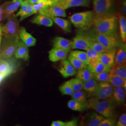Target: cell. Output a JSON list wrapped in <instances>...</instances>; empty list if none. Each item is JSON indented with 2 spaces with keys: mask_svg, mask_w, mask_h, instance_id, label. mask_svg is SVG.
Returning <instances> with one entry per match:
<instances>
[{
  "mask_svg": "<svg viewBox=\"0 0 126 126\" xmlns=\"http://www.w3.org/2000/svg\"><path fill=\"white\" fill-rule=\"evenodd\" d=\"M90 47L99 53L105 52L110 50L107 49L99 43L91 40H90Z\"/></svg>",
  "mask_w": 126,
  "mask_h": 126,
  "instance_id": "ab89813d",
  "label": "cell"
},
{
  "mask_svg": "<svg viewBox=\"0 0 126 126\" xmlns=\"http://www.w3.org/2000/svg\"><path fill=\"white\" fill-rule=\"evenodd\" d=\"M123 88V89L124 90V91L126 92V82L123 85V86H122Z\"/></svg>",
  "mask_w": 126,
  "mask_h": 126,
  "instance_id": "f907efd6",
  "label": "cell"
},
{
  "mask_svg": "<svg viewBox=\"0 0 126 126\" xmlns=\"http://www.w3.org/2000/svg\"><path fill=\"white\" fill-rule=\"evenodd\" d=\"M22 0H13L2 5V19L9 18L23 4Z\"/></svg>",
  "mask_w": 126,
  "mask_h": 126,
  "instance_id": "8fae6325",
  "label": "cell"
},
{
  "mask_svg": "<svg viewBox=\"0 0 126 126\" xmlns=\"http://www.w3.org/2000/svg\"><path fill=\"white\" fill-rule=\"evenodd\" d=\"M111 72L112 74L116 75L126 79V63L113 65L111 68Z\"/></svg>",
  "mask_w": 126,
  "mask_h": 126,
  "instance_id": "484cf974",
  "label": "cell"
},
{
  "mask_svg": "<svg viewBox=\"0 0 126 126\" xmlns=\"http://www.w3.org/2000/svg\"></svg>",
  "mask_w": 126,
  "mask_h": 126,
  "instance_id": "9f6ffc18",
  "label": "cell"
},
{
  "mask_svg": "<svg viewBox=\"0 0 126 126\" xmlns=\"http://www.w3.org/2000/svg\"><path fill=\"white\" fill-rule=\"evenodd\" d=\"M116 120L114 118L104 119L99 124V126H114L116 125Z\"/></svg>",
  "mask_w": 126,
  "mask_h": 126,
  "instance_id": "b9f144b4",
  "label": "cell"
},
{
  "mask_svg": "<svg viewBox=\"0 0 126 126\" xmlns=\"http://www.w3.org/2000/svg\"><path fill=\"white\" fill-rule=\"evenodd\" d=\"M116 53L115 48L109 50L107 52L99 54V61L107 67H112L114 63V58Z\"/></svg>",
  "mask_w": 126,
  "mask_h": 126,
  "instance_id": "9a60e30c",
  "label": "cell"
},
{
  "mask_svg": "<svg viewBox=\"0 0 126 126\" xmlns=\"http://www.w3.org/2000/svg\"><path fill=\"white\" fill-rule=\"evenodd\" d=\"M19 36L28 47H32L36 45V39L27 32L24 27L21 28L19 30Z\"/></svg>",
  "mask_w": 126,
  "mask_h": 126,
  "instance_id": "ffe728a7",
  "label": "cell"
},
{
  "mask_svg": "<svg viewBox=\"0 0 126 126\" xmlns=\"http://www.w3.org/2000/svg\"><path fill=\"white\" fill-rule=\"evenodd\" d=\"M59 71L64 78L73 76L77 73L76 69L74 68L68 60L66 59L62 60Z\"/></svg>",
  "mask_w": 126,
  "mask_h": 126,
  "instance_id": "5bb4252c",
  "label": "cell"
},
{
  "mask_svg": "<svg viewBox=\"0 0 126 126\" xmlns=\"http://www.w3.org/2000/svg\"><path fill=\"white\" fill-rule=\"evenodd\" d=\"M63 9H66L70 8L83 6L88 7L90 4L89 0H62L53 3Z\"/></svg>",
  "mask_w": 126,
  "mask_h": 126,
  "instance_id": "4fadbf2b",
  "label": "cell"
},
{
  "mask_svg": "<svg viewBox=\"0 0 126 126\" xmlns=\"http://www.w3.org/2000/svg\"><path fill=\"white\" fill-rule=\"evenodd\" d=\"M120 34L122 40L124 43L126 41V19L125 16L120 15L119 17Z\"/></svg>",
  "mask_w": 126,
  "mask_h": 126,
  "instance_id": "1f68e13d",
  "label": "cell"
},
{
  "mask_svg": "<svg viewBox=\"0 0 126 126\" xmlns=\"http://www.w3.org/2000/svg\"><path fill=\"white\" fill-rule=\"evenodd\" d=\"M71 96L72 99L75 100L83 104L87 105V96L84 91L80 90L77 92H74Z\"/></svg>",
  "mask_w": 126,
  "mask_h": 126,
  "instance_id": "e575fe53",
  "label": "cell"
},
{
  "mask_svg": "<svg viewBox=\"0 0 126 126\" xmlns=\"http://www.w3.org/2000/svg\"><path fill=\"white\" fill-rule=\"evenodd\" d=\"M32 22L35 24L48 27H51L53 24V21L51 18L40 14L32 19Z\"/></svg>",
  "mask_w": 126,
  "mask_h": 126,
  "instance_id": "44dd1931",
  "label": "cell"
},
{
  "mask_svg": "<svg viewBox=\"0 0 126 126\" xmlns=\"http://www.w3.org/2000/svg\"><path fill=\"white\" fill-rule=\"evenodd\" d=\"M86 51V54L87 55L88 59V65H92L95 63L99 61V58L100 53L95 51L91 48H88Z\"/></svg>",
  "mask_w": 126,
  "mask_h": 126,
  "instance_id": "83f0119b",
  "label": "cell"
},
{
  "mask_svg": "<svg viewBox=\"0 0 126 126\" xmlns=\"http://www.w3.org/2000/svg\"><path fill=\"white\" fill-rule=\"evenodd\" d=\"M93 25L96 31L99 33L116 36L118 27L117 16L113 13L95 16Z\"/></svg>",
  "mask_w": 126,
  "mask_h": 126,
  "instance_id": "6da1fadb",
  "label": "cell"
},
{
  "mask_svg": "<svg viewBox=\"0 0 126 126\" xmlns=\"http://www.w3.org/2000/svg\"><path fill=\"white\" fill-rule=\"evenodd\" d=\"M68 52L56 48H53L49 52V59L52 62H56L59 60L66 59Z\"/></svg>",
  "mask_w": 126,
  "mask_h": 126,
  "instance_id": "d6986e66",
  "label": "cell"
},
{
  "mask_svg": "<svg viewBox=\"0 0 126 126\" xmlns=\"http://www.w3.org/2000/svg\"><path fill=\"white\" fill-rule=\"evenodd\" d=\"M72 41L64 38L63 37H56L53 41L54 48L67 51L68 52L72 50Z\"/></svg>",
  "mask_w": 126,
  "mask_h": 126,
  "instance_id": "e0dca14e",
  "label": "cell"
},
{
  "mask_svg": "<svg viewBox=\"0 0 126 126\" xmlns=\"http://www.w3.org/2000/svg\"><path fill=\"white\" fill-rule=\"evenodd\" d=\"M117 126H126V114H122L121 117H120L117 123L116 124Z\"/></svg>",
  "mask_w": 126,
  "mask_h": 126,
  "instance_id": "7bdbcfd3",
  "label": "cell"
},
{
  "mask_svg": "<svg viewBox=\"0 0 126 126\" xmlns=\"http://www.w3.org/2000/svg\"><path fill=\"white\" fill-rule=\"evenodd\" d=\"M38 13L45 15L50 18L53 17H65L66 16V14L64 9L54 4L41 11Z\"/></svg>",
  "mask_w": 126,
  "mask_h": 126,
  "instance_id": "7c38bea8",
  "label": "cell"
},
{
  "mask_svg": "<svg viewBox=\"0 0 126 126\" xmlns=\"http://www.w3.org/2000/svg\"><path fill=\"white\" fill-rule=\"evenodd\" d=\"M2 5H1L0 6V21H1L2 20Z\"/></svg>",
  "mask_w": 126,
  "mask_h": 126,
  "instance_id": "c3c4849f",
  "label": "cell"
},
{
  "mask_svg": "<svg viewBox=\"0 0 126 126\" xmlns=\"http://www.w3.org/2000/svg\"><path fill=\"white\" fill-rule=\"evenodd\" d=\"M53 4L52 0H42L39 2L32 5V6L35 13H37Z\"/></svg>",
  "mask_w": 126,
  "mask_h": 126,
  "instance_id": "4dcf8cb0",
  "label": "cell"
},
{
  "mask_svg": "<svg viewBox=\"0 0 126 126\" xmlns=\"http://www.w3.org/2000/svg\"><path fill=\"white\" fill-rule=\"evenodd\" d=\"M113 97L118 103L122 104L125 101V92L122 86L115 87L113 92Z\"/></svg>",
  "mask_w": 126,
  "mask_h": 126,
  "instance_id": "4316f807",
  "label": "cell"
},
{
  "mask_svg": "<svg viewBox=\"0 0 126 126\" xmlns=\"http://www.w3.org/2000/svg\"><path fill=\"white\" fill-rule=\"evenodd\" d=\"M59 89L63 95H72L74 92L72 88L71 79L65 82L59 86Z\"/></svg>",
  "mask_w": 126,
  "mask_h": 126,
  "instance_id": "d6a6232c",
  "label": "cell"
},
{
  "mask_svg": "<svg viewBox=\"0 0 126 126\" xmlns=\"http://www.w3.org/2000/svg\"><path fill=\"white\" fill-rule=\"evenodd\" d=\"M105 119L101 115L92 112L88 117L86 125L88 126H99V124Z\"/></svg>",
  "mask_w": 126,
  "mask_h": 126,
  "instance_id": "d4e9b609",
  "label": "cell"
},
{
  "mask_svg": "<svg viewBox=\"0 0 126 126\" xmlns=\"http://www.w3.org/2000/svg\"><path fill=\"white\" fill-rule=\"evenodd\" d=\"M126 0H124L122 6V12L123 15H126Z\"/></svg>",
  "mask_w": 126,
  "mask_h": 126,
  "instance_id": "bcb514c9",
  "label": "cell"
},
{
  "mask_svg": "<svg viewBox=\"0 0 126 126\" xmlns=\"http://www.w3.org/2000/svg\"><path fill=\"white\" fill-rule=\"evenodd\" d=\"M51 18L54 23L61 28L64 32L67 33L71 32V24L69 21L58 17H53Z\"/></svg>",
  "mask_w": 126,
  "mask_h": 126,
  "instance_id": "cb8c5ba5",
  "label": "cell"
},
{
  "mask_svg": "<svg viewBox=\"0 0 126 126\" xmlns=\"http://www.w3.org/2000/svg\"><path fill=\"white\" fill-rule=\"evenodd\" d=\"M19 36L5 38L0 48V58L7 59L13 57L16 49Z\"/></svg>",
  "mask_w": 126,
  "mask_h": 126,
  "instance_id": "5b68a950",
  "label": "cell"
},
{
  "mask_svg": "<svg viewBox=\"0 0 126 126\" xmlns=\"http://www.w3.org/2000/svg\"><path fill=\"white\" fill-rule=\"evenodd\" d=\"M113 86L109 83L99 82L93 94L97 99H108L113 96Z\"/></svg>",
  "mask_w": 126,
  "mask_h": 126,
  "instance_id": "ba28073f",
  "label": "cell"
},
{
  "mask_svg": "<svg viewBox=\"0 0 126 126\" xmlns=\"http://www.w3.org/2000/svg\"><path fill=\"white\" fill-rule=\"evenodd\" d=\"M6 77L5 76L4 74H0V83H1V82L3 80V79L5 78H6Z\"/></svg>",
  "mask_w": 126,
  "mask_h": 126,
  "instance_id": "681fc988",
  "label": "cell"
},
{
  "mask_svg": "<svg viewBox=\"0 0 126 126\" xmlns=\"http://www.w3.org/2000/svg\"><path fill=\"white\" fill-rule=\"evenodd\" d=\"M7 22L1 28L2 34L5 38H10L19 36V21L15 16L9 17Z\"/></svg>",
  "mask_w": 126,
  "mask_h": 126,
  "instance_id": "8992f818",
  "label": "cell"
},
{
  "mask_svg": "<svg viewBox=\"0 0 126 126\" xmlns=\"http://www.w3.org/2000/svg\"><path fill=\"white\" fill-rule=\"evenodd\" d=\"M98 84V81L96 80L94 78L91 79L84 82L83 89L88 93L93 94L97 88Z\"/></svg>",
  "mask_w": 126,
  "mask_h": 126,
  "instance_id": "f546056e",
  "label": "cell"
},
{
  "mask_svg": "<svg viewBox=\"0 0 126 126\" xmlns=\"http://www.w3.org/2000/svg\"><path fill=\"white\" fill-rule=\"evenodd\" d=\"M76 74L77 77L84 82L94 78V74L87 69V67L79 70Z\"/></svg>",
  "mask_w": 126,
  "mask_h": 126,
  "instance_id": "f1b7e54d",
  "label": "cell"
},
{
  "mask_svg": "<svg viewBox=\"0 0 126 126\" xmlns=\"http://www.w3.org/2000/svg\"><path fill=\"white\" fill-rule=\"evenodd\" d=\"M83 31L90 40L99 43L109 50L115 49L117 46L121 45L116 36H108L96 32L94 28L83 30Z\"/></svg>",
  "mask_w": 126,
  "mask_h": 126,
  "instance_id": "7a4b0ae2",
  "label": "cell"
},
{
  "mask_svg": "<svg viewBox=\"0 0 126 126\" xmlns=\"http://www.w3.org/2000/svg\"><path fill=\"white\" fill-rule=\"evenodd\" d=\"M0 31H1V28H0Z\"/></svg>",
  "mask_w": 126,
  "mask_h": 126,
  "instance_id": "11a10c76",
  "label": "cell"
},
{
  "mask_svg": "<svg viewBox=\"0 0 126 126\" xmlns=\"http://www.w3.org/2000/svg\"><path fill=\"white\" fill-rule=\"evenodd\" d=\"M114 0H94V8L95 16L113 13Z\"/></svg>",
  "mask_w": 126,
  "mask_h": 126,
  "instance_id": "52a82bcc",
  "label": "cell"
},
{
  "mask_svg": "<svg viewBox=\"0 0 126 126\" xmlns=\"http://www.w3.org/2000/svg\"><path fill=\"white\" fill-rule=\"evenodd\" d=\"M70 55L80 60L86 65L88 64V59L86 52L80 50H73L71 52Z\"/></svg>",
  "mask_w": 126,
  "mask_h": 126,
  "instance_id": "8d00e7d4",
  "label": "cell"
},
{
  "mask_svg": "<svg viewBox=\"0 0 126 126\" xmlns=\"http://www.w3.org/2000/svg\"><path fill=\"white\" fill-rule=\"evenodd\" d=\"M52 0L53 1V3H54L57 2H58V1H61V0Z\"/></svg>",
  "mask_w": 126,
  "mask_h": 126,
  "instance_id": "f5cc1de1",
  "label": "cell"
},
{
  "mask_svg": "<svg viewBox=\"0 0 126 126\" xmlns=\"http://www.w3.org/2000/svg\"><path fill=\"white\" fill-rule=\"evenodd\" d=\"M78 120L77 119H74L72 120L65 122V126H76L78 125Z\"/></svg>",
  "mask_w": 126,
  "mask_h": 126,
  "instance_id": "ee69618b",
  "label": "cell"
},
{
  "mask_svg": "<svg viewBox=\"0 0 126 126\" xmlns=\"http://www.w3.org/2000/svg\"><path fill=\"white\" fill-rule=\"evenodd\" d=\"M68 60L74 68L78 70L87 67V65L83 63L80 60L75 58L70 54L68 56Z\"/></svg>",
  "mask_w": 126,
  "mask_h": 126,
  "instance_id": "d590c367",
  "label": "cell"
},
{
  "mask_svg": "<svg viewBox=\"0 0 126 126\" xmlns=\"http://www.w3.org/2000/svg\"><path fill=\"white\" fill-rule=\"evenodd\" d=\"M32 5L29 1L23 3L19 12L15 16L16 17H20V21H22L24 19L36 14L33 8Z\"/></svg>",
  "mask_w": 126,
  "mask_h": 126,
  "instance_id": "2e32d148",
  "label": "cell"
},
{
  "mask_svg": "<svg viewBox=\"0 0 126 126\" xmlns=\"http://www.w3.org/2000/svg\"><path fill=\"white\" fill-rule=\"evenodd\" d=\"M95 16L94 12L88 11L74 14L69 18L76 28L82 30H86L91 29L93 25Z\"/></svg>",
  "mask_w": 126,
  "mask_h": 126,
  "instance_id": "3957f363",
  "label": "cell"
},
{
  "mask_svg": "<svg viewBox=\"0 0 126 126\" xmlns=\"http://www.w3.org/2000/svg\"><path fill=\"white\" fill-rule=\"evenodd\" d=\"M89 106L104 117H111L114 114V106L111 100L93 101L90 102Z\"/></svg>",
  "mask_w": 126,
  "mask_h": 126,
  "instance_id": "277c9868",
  "label": "cell"
},
{
  "mask_svg": "<svg viewBox=\"0 0 126 126\" xmlns=\"http://www.w3.org/2000/svg\"><path fill=\"white\" fill-rule=\"evenodd\" d=\"M126 82V79L118 76L115 74H112L109 83L113 87H116L119 86H122Z\"/></svg>",
  "mask_w": 126,
  "mask_h": 126,
  "instance_id": "f35d334b",
  "label": "cell"
},
{
  "mask_svg": "<svg viewBox=\"0 0 126 126\" xmlns=\"http://www.w3.org/2000/svg\"><path fill=\"white\" fill-rule=\"evenodd\" d=\"M41 0H29V1L30 3H31L32 4H36V3L40 2Z\"/></svg>",
  "mask_w": 126,
  "mask_h": 126,
  "instance_id": "7dc6e473",
  "label": "cell"
},
{
  "mask_svg": "<svg viewBox=\"0 0 126 126\" xmlns=\"http://www.w3.org/2000/svg\"><path fill=\"white\" fill-rule=\"evenodd\" d=\"M23 0V2H24L28 1H29V0Z\"/></svg>",
  "mask_w": 126,
  "mask_h": 126,
  "instance_id": "db71d44e",
  "label": "cell"
},
{
  "mask_svg": "<svg viewBox=\"0 0 126 126\" xmlns=\"http://www.w3.org/2000/svg\"><path fill=\"white\" fill-rule=\"evenodd\" d=\"M111 72H104L98 74H94V79L98 82H106L109 83L111 77L112 76Z\"/></svg>",
  "mask_w": 126,
  "mask_h": 126,
  "instance_id": "74e56055",
  "label": "cell"
},
{
  "mask_svg": "<svg viewBox=\"0 0 126 126\" xmlns=\"http://www.w3.org/2000/svg\"><path fill=\"white\" fill-rule=\"evenodd\" d=\"M89 38L82 30H79L72 43V49H79L86 50L90 48Z\"/></svg>",
  "mask_w": 126,
  "mask_h": 126,
  "instance_id": "9c48e42d",
  "label": "cell"
},
{
  "mask_svg": "<svg viewBox=\"0 0 126 126\" xmlns=\"http://www.w3.org/2000/svg\"><path fill=\"white\" fill-rule=\"evenodd\" d=\"M2 33H1V31H0V46H1V36Z\"/></svg>",
  "mask_w": 126,
  "mask_h": 126,
  "instance_id": "816d5d0a",
  "label": "cell"
},
{
  "mask_svg": "<svg viewBox=\"0 0 126 126\" xmlns=\"http://www.w3.org/2000/svg\"><path fill=\"white\" fill-rule=\"evenodd\" d=\"M16 59H22L27 61L30 58L28 47L22 41H18L15 55Z\"/></svg>",
  "mask_w": 126,
  "mask_h": 126,
  "instance_id": "ac0fdd59",
  "label": "cell"
},
{
  "mask_svg": "<svg viewBox=\"0 0 126 126\" xmlns=\"http://www.w3.org/2000/svg\"><path fill=\"white\" fill-rule=\"evenodd\" d=\"M87 69L93 74H98L104 72H111V69L107 67L100 62H98L92 65H87Z\"/></svg>",
  "mask_w": 126,
  "mask_h": 126,
  "instance_id": "603a6c76",
  "label": "cell"
},
{
  "mask_svg": "<svg viewBox=\"0 0 126 126\" xmlns=\"http://www.w3.org/2000/svg\"><path fill=\"white\" fill-rule=\"evenodd\" d=\"M68 107L72 110L75 111L82 112L85 110L86 105L81 103L74 99H71L68 101Z\"/></svg>",
  "mask_w": 126,
  "mask_h": 126,
  "instance_id": "836d02e7",
  "label": "cell"
},
{
  "mask_svg": "<svg viewBox=\"0 0 126 126\" xmlns=\"http://www.w3.org/2000/svg\"><path fill=\"white\" fill-rule=\"evenodd\" d=\"M17 65L16 60L12 57L7 59L0 58V74L8 76L16 72Z\"/></svg>",
  "mask_w": 126,
  "mask_h": 126,
  "instance_id": "30bf717a",
  "label": "cell"
},
{
  "mask_svg": "<svg viewBox=\"0 0 126 126\" xmlns=\"http://www.w3.org/2000/svg\"><path fill=\"white\" fill-rule=\"evenodd\" d=\"M51 126H65V122L61 121H53L51 123Z\"/></svg>",
  "mask_w": 126,
  "mask_h": 126,
  "instance_id": "f6af8a7d",
  "label": "cell"
},
{
  "mask_svg": "<svg viewBox=\"0 0 126 126\" xmlns=\"http://www.w3.org/2000/svg\"><path fill=\"white\" fill-rule=\"evenodd\" d=\"M72 88L74 92H77L83 89L84 82L77 77L71 79Z\"/></svg>",
  "mask_w": 126,
  "mask_h": 126,
  "instance_id": "60d3db41",
  "label": "cell"
},
{
  "mask_svg": "<svg viewBox=\"0 0 126 126\" xmlns=\"http://www.w3.org/2000/svg\"><path fill=\"white\" fill-rule=\"evenodd\" d=\"M121 46V45H120ZM114 64H122L126 63V52L125 45L121 46L116 52Z\"/></svg>",
  "mask_w": 126,
  "mask_h": 126,
  "instance_id": "7402d4cb",
  "label": "cell"
}]
</instances>
